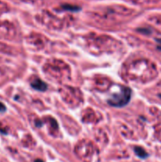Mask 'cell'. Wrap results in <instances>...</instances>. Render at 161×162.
Listing matches in <instances>:
<instances>
[{"instance_id":"6da1fadb","label":"cell","mask_w":161,"mask_h":162,"mask_svg":"<svg viewBox=\"0 0 161 162\" xmlns=\"http://www.w3.org/2000/svg\"><path fill=\"white\" fill-rule=\"evenodd\" d=\"M129 75L134 80L139 82H149L157 77L156 66L151 61L145 60L134 61L130 66Z\"/></svg>"},{"instance_id":"7a4b0ae2","label":"cell","mask_w":161,"mask_h":162,"mask_svg":"<svg viewBox=\"0 0 161 162\" xmlns=\"http://www.w3.org/2000/svg\"><path fill=\"white\" fill-rule=\"evenodd\" d=\"M75 154L83 162H97L99 152L93 144L89 141L84 140L75 147Z\"/></svg>"},{"instance_id":"3957f363","label":"cell","mask_w":161,"mask_h":162,"mask_svg":"<svg viewBox=\"0 0 161 162\" xmlns=\"http://www.w3.org/2000/svg\"><path fill=\"white\" fill-rule=\"evenodd\" d=\"M131 96L130 89L127 86H121L119 92L112 95L108 99V104L113 107H123L130 101Z\"/></svg>"},{"instance_id":"277c9868","label":"cell","mask_w":161,"mask_h":162,"mask_svg":"<svg viewBox=\"0 0 161 162\" xmlns=\"http://www.w3.org/2000/svg\"><path fill=\"white\" fill-rule=\"evenodd\" d=\"M31 86H32V87L33 89L39 91H45L47 89V85H46V83L38 78H35L34 80L31 82Z\"/></svg>"},{"instance_id":"5b68a950","label":"cell","mask_w":161,"mask_h":162,"mask_svg":"<svg viewBox=\"0 0 161 162\" xmlns=\"http://www.w3.org/2000/svg\"><path fill=\"white\" fill-rule=\"evenodd\" d=\"M134 151L135 153L137 154V155L138 157L141 158H145L148 157V154L145 152V150L144 149L141 147H135L134 148Z\"/></svg>"},{"instance_id":"8992f818","label":"cell","mask_w":161,"mask_h":162,"mask_svg":"<svg viewBox=\"0 0 161 162\" xmlns=\"http://www.w3.org/2000/svg\"><path fill=\"white\" fill-rule=\"evenodd\" d=\"M63 7L65 9H67V10H79V7H76V6H70V5H66V6H63Z\"/></svg>"},{"instance_id":"52a82bcc","label":"cell","mask_w":161,"mask_h":162,"mask_svg":"<svg viewBox=\"0 0 161 162\" xmlns=\"http://www.w3.org/2000/svg\"><path fill=\"white\" fill-rule=\"evenodd\" d=\"M156 134L158 138L161 140V124H159V127L156 128Z\"/></svg>"},{"instance_id":"ba28073f","label":"cell","mask_w":161,"mask_h":162,"mask_svg":"<svg viewBox=\"0 0 161 162\" xmlns=\"http://www.w3.org/2000/svg\"><path fill=\"white\" fill-rule=\"evenodd\" d=\"M6 110V108H5V106L2 104H1L0 103V112H3Z\"/></svg>"},{"instance_id":"9c48e42d","label":"cell","mask_w":161,"mask_h":162,"mask_svg":"<svg viewBox=\"0 0 161 162\" xmlns=\"http://www.w3.org/2000/svg\"><path fill=\"white\" fill-rule=\"evenodd\" d=\"M35 162H43V161L42 160H40V159H37V160H35Z\"/></svg>"}]
</instances>
